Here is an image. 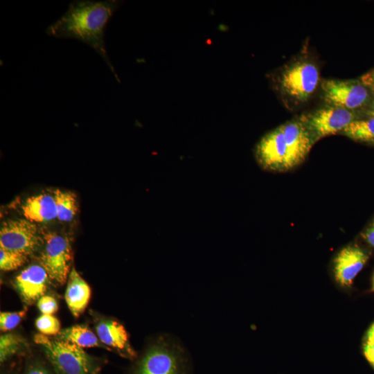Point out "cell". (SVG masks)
<instances>
[{
  "label": "cell",
  "instance_id": "obj_1",
  "mask_svg": "<svg viewBox=\"0 0 374 374\" xmlns=\"http://www.w3.org/2000/svg\"><path fill=\"white\" fill-rule=\"evenodd\" d=\"M121 1L116 0L72 1L65 13L46 29V34L57 38L76 39L93 48L105 61L118 80L107 55L106 26Z\"/></svg>",
  "mask_w": 374,
  "mask_h": 374
},
{
  "label": "cell",
  "instance_id": "obj_2",
  "mask_svg": "<svg viewBox=\"0 0 374 374\" xmlns=\"http://www.w3.org/2000/svg\"><path fill=\"white\" fill-rule=\"evenodd\" d=\"M190 359L182 341L172 334H162L151 343L132 374H189Z\"/></svg>",
  "mask_w": 374,
  "mask_h": 374
},
{
  "label": "cell",
  "instance_id": "obj_3",
  "mask_svg": "<svg viewBox=\"0 0 374 374\" xmlns=\"http://www.w3.org/2000/svg\"><path fill=\"white\" fill-rule=\"evenodd\" d=\"M320 83L317 64L312 60L301 57L282 67L275 75L274 85L288 107L306 103Z\"/></svg>",
  "mask_w": 374,
  "mask_h": 374
},
{
  "label": "cell",
  "instance_id": "obj_4",
  "mask_svg": "<svg viewBox=\"0 0 374 374\" xmlns=\"http://www.w3.org/2000/svg\"><path fill=\"white\" fill-rule=\"evenodd\" d=\"M34 341L42 348L57 374H93L95 371L94 361L75 344L42 334L35 335Z\"/></svg>",
  "mask_w": 374,
  "mask_h": 374
},
{
  "label": "cell",
  "instance_id": "obj_5",
  "mask_svg": "<svg viewBox=\"0 0 374 374\" xmlns=\"http://www.w3.org/2000/svg\"><path fill=\"white\" fill-rule=\"evenodd\" d=\"M44 246L40 257L41 265L50 279L58 285H63L69 275L71 249L68 239L55 233L44 237Z\"/></svg>",
  "mask_w": 374,
  "mask_h": 374
},
{
  "label": "cell",
  "instance_id": "obj_6",
  "mask_svg": "<svg viewBox=\"0 0 374 374\" xmlns=\"http://www.w3.org/2000/svg\"><path fill=\"white\" fill-rule=\"evenodd\" d=\"M300 119L310 132L314 142L325 136L342 132L355 120L353 112L350 110L326 105Z\"/></svg>",
  "mask_w": 374,
  "mask_h": 374
},
{
  "label": "cell",
  "instance_id": "obj_7",
  "mask_svg": "<svg viewBox=\"0 0 374 374\" xmlns=\"http://www.w3.org/2000/svg\"><path fill=\"white\" fill-rule=\"evenodd\" d=\"M321 87L326 105L350 111L363 106L368 98L367 87L361 82L326 79Z\"/></svg>",
  "mask_w": 374,
  "mask_h": 374
},
{
  "label": "cell",
  "instance_id": "obj_8",
  "mask_svg": "<svg viewBox=\"0 0 374 374\" xmlns=\"http://www.w3.org/2000/svg\"><path fill=\"white\" fill-rule=\"evenodd\" d=\"M39 243L37 226L32 222L11 220L2 224L0 248L29 256L38 249Z\"/></svg>",
  "mask_w": 374,
  "mask_h": 374
},
{
  "label": "cell",
  "instance_id": "obj_9",
  "mask_svg": "<svg viewBox=\"0 0 374 374\" xmlns=\"http://www.w3.org/2000/svg\"><path fill=\"white\" fill-rule=\"evenodd\" d=\"M255 154L258 163L264 169L274 171L289 170L287 148L280 126L260 140L256 147Z\"/></svg>",
  "mask_w": 374,
  "mask_h": 374
},
{
  "label": "cell",
  "instance_id": "obj_10",
  "mask_svg": "<svg viewBox=\"0 0 374 374\" xmlns=\"http://www.w3.org/2000/svg\"><path fill=\"white\" fill-rule=\"evenodd\" d=\"M287 148L289 169L300 164L309 153L314 142L312 136L299 118L280 125Z\"/></svg>",
  "mask_w": 374,
  "mask_h": 374
},
{
  "label": "cell",
  "instance_id": "obj_11",
  "mask_svg": "<svg viewBox=\"0 0 374 374\" xmlns=\"http://www.w3.org/2000/svg\"><path fill=\"white\" fill-rule=\"evenodd\" d=\"M50 278L42 265H33L22 270L15 278V285L22 300L30 304L44 296Z\"/></svg>",
  "mask_w": 374,
  "mask_h": 374
},
{
  "label": "cell",
  "instance_id": "obj_12",
  "mask_svg": "<svg viewBox=\"0 0 374 374\" xmlns=\"http://www.w3.org/2000/svg\"><path fill=\"white\" fill-rule=\"evenodd\" d=\"M368 259L367 253L357 246L350 245L341 249L334 262L337 281L342 286L350 285Z\"/></svg>",
  "mask_w": 374,
  "mask_h": 374
},
{
  "label": "cell",
  "instance_id": "obj_13",
  "mask_svg": "<svg viewBox=\"0 0 374 374\" xmlns=\"http://www.w3.org/2000/svg\"><path fill=\"white\" fill-rule=\"evenodd\" d=\"M100 341L109 348L116 349L125 357L133 359L136 354L130 345L125 327L114 320H103L96 326Z\"/></svg>",
  "mask_w": 374,
  "mask_h": 374
},
{
  "label": "cell",
  "instance_id": "obj_14",
  "mask_svg": "<svg viewBox=\"0 0 374 374\" xmlns=\"http://www.w3.org/2000/svg\"><path fill=\"white\" fill-rule=\"evenodd\" d=\"M91 296L87 283L73 268L69 273L65 291V301L71 314L78 317L87 308Z\"/></svg>",
  "mask_w": 374,
  "mask_h": 374
},
{
  "label": "cell",
  "instance_id": "obj_15",
  "mask_svg": "<svg viewBox=\"0 0 374 374\" xmlns=\"http://www.w3.org/2000/svg\"><path fill=\"white\" fill-rule=\"evenodd\" d=\"M24 217L32 222H44L57 217L53 196L40 194L28 198L22 206Z\"/></svg>",
  "mask_w": 374,
  "mask_h": 374
},
{
  "label": "cell",
  "instance_id": "obj_16",
  "mask_svg": "<svg viewBox=\"0 0 374 374\" xmlns=\"http://www.w3.org/2000/svg\"><path fill=\"white\" fill-rule=\"evenodd\" d=\"M57 339L75 344L81 348L100 346L98 336L87 326L75 325L61 330Z\"/></svg>",
  "mask_w": 374,
  "mask_h": 374
},
{
  "label": "cell",
  "instance_id": "obj_17",
  "mask_svg": "<svg viewBox=\"0 0 374 374\" xmlns=\"http://www.w3.org/2000/svg\"><path fill=\"white\" fill-rule=\"evenodd\" d=\"M53 196L57 209V217L61 221H71L78 209L75 195L71 192L57 189Z\"/></svg>",
  "mask_w": 374,
  "mask_h": 374
},
{
  "label": "cell",
  "instance_id": "obj_18",
  "mask_svg": "<svg viewBox=\"0 0 374 374\" xmlns=\"http://www.w3.org/2000/svg\"><path fill=\"white\" fill-rule=\"evenodd\" d=\"M342 133L356 141L374 143V117L364 120L355 119Z\"/></svg>",
  "mask_w": 374,
  "mask_h": 374
},
{
  "label": "cell",
  "instance_id": "obj_19",
  "mask_svg": "<svg viewBox=\"0 0 374 374\" xmlns=\"http://www.w3.org/2000/svg\"><path fill=\"white\" fill-rule=\"evenodd\" d=\"M22 339L12 333H6L0 337V362L3 363L15 355L21 348Z\"/></svg>",
  "mask_w": 374,
  "mask_h": 374
},
{
  "label": "cell",
  "instance_id": "obj_20",
  "mask_svg": "<svg viewBox=\"0 0 374 374\" xmlns=\"http://www.w3.org/2000/svg\"><path fill=\"white\" fill-rule=\"evenodd\" d=\"M28 256L0 248V269L3 271L15 270L22 266Z\"/></svg>",
  "mask_w": 374,
  "mask_h": 374
},
{
  "label": "cell",
  "instance_id": "obj_21",
  "mask_svg": "<svg viewBox=\"0 0 374 374\" xmlns=\"http://www.w3.org/2000/svg\"><path fill=\"white\" fill-rule=\"evenodd\" d=\"M37 329L46 336L56 335L60 332V323L54 316L42 314L35 321Z\"/></svg>",
  "mask_w": 374,
  "mask_h": 374
},
{
  "label": "cell",
  "instance_id": "obj_22",
  "mask_svg": "<svg viewBox=\"0 0 374 374\" xmlns=\"http://www.w3.org/2000/svg\"><path fill=\"white\" fill-rule=\"evenodd\" d=\"M26 310L19 312H3L0 314V329L3 332L15 328L26 315Z\"/></svg>",
  "mask_w": 374,
  "mask_h": 374
},
{
  "label": "cell",
  "instance_id": "obj_23",
  "mask_svg": "<svg viewBox=\"0 0 374 374\" xmlns=\"http://www.w3.org/2000/svg\"><path fill=\"white\" fill-rule=\"evenodd\" d=\"M37 308L42 314L52 315L57 311L58 305L51 296L44 295L37 301Z\"/></svg>",
  "mask_w": 374,
  "mask_h": 374
},
{
  "label": "cell",
  "instance_id": "obj_24",
  "mask_svg": "<svg viewBox=\"0 0 374 374\" xmlns=\"http://www.w3.org/2000/svg\"><path fill=\"white\" fill-rule=\"evenodd\" d=\"M360 82L366 87L374 91V69L366 73L360 78Z\"/></svg>",
  "mask_w": 374,
  "mask_h": 374
},
{
  "label": "cell",
  "instance_id": "obj_25",
  "mask_svg": "<svg viewBox=\"0 0 374 374\" xmlns=\"http://www.w3.org/2000/svg\"><path fill=\"white\" fill-rule=\"evenodd\" d=\"M364 352L366 359L374 366V343L366 341Z\"/></svg>",
  "mask_w": 374,
  "mask_h": 374
},
{
  "label": "cell",
  "instance_id": "obj_26",
  "mask_svg": "<svg viewBox=\"0 0 374 374\" xmlns=\"http://www.w3.org/2000/svg\"><path fill=\"white\" fill-rule=\"evenodd\" d=\"M25 374H51L45 367L40 364H33L26 370Z\"/></svg>",
  "mask_w": 374,
  "mask_h": 374
},
{
  "label": "cell",
  "instance_id": "obj_27",
  "mask_svg": "<svg viewBox=\"0 0 374 374\" xmlns=\"http://www.w3.org/2000/svg\"><path fill=\"white\" fill-rule=\"evenodd\" d=\"M363 238L368 243L374 247V220L363 233Z\"/></svg>",
  "mask_w": 374,
  "mask_h": 374
},
{
  "label": "cell",
  "instance_id": "obj_28",
  "mask_svg": "<svg viewBox=\"0 0 374 374\" xmlns=\"http://www.w3.org/2000/svg\"><path fill=\"white\" fill-rule=\"evenodd\" d=\"M367 341L374 343V323L371 326L367 333Z\"/></svg>",
  "mask_w": 374,
  "mask_h": 374
},
{
  "label": "cell",
  "instance_id": "obj_29",
  "mask_svg": "<svg viewBox=\"0 0 374 374\" xmlns=\"http://www.w3.org/2000/svg\"><path fill=\"white\" fill-rule=\"evenodd\" d=\"M369 114L372 116V117H374V102L371 106V108L369 111Z\"/></svg>",
  "mask_w": 374,
  "mask_h": 374
},
{
  "label": "cell",
  "instance_id": "obj_30",
  "mask_svg": "<svg viewBox=\"0 0 374 374\" xmlns=\"http://www.w3.org/2000/svg\"><path fill=\"white\" fill-rule=\"evenodd\" d=\"M373 289H374V280H373Z\"/></svg>",
  "mask_w": 374,
  "mask_h": 374
}]
</instances>
